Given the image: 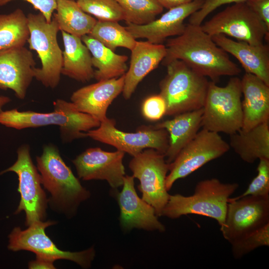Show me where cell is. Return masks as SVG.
Returning <instances> with one entry per match:
<instances>
[{
	"label": "cell",
	"instance_id": "obj_39",
	"mask_svg": "<svg viewBox=\"0 0 269 269\" xmlns=\"http://www.w3.org/2000/svg\"><path fill=\"white\" fill-rule=\"evenodd\" d=\"M194 0H157L163 8L167 9L184 5Z\"/></svg>",
	"mask_w": 269,
	"mask_h": 269
},
{
	"label": "cell",
	"instance_id": "obj_25",
	"mask_svg": "<svg viewBox=\"0 0 269 269\" xmlns=\"http://www.w3.org/2000/svg\"><path fill=\"white\" fill-rule=\"evenodd\" d=\"M230 147L245 162L269 159V123H261L248 130L242 129L230 134Z\"/></svg>",
	"mask_w": 269,
	"mask_h": 269
},
{
	"label": "cell",
	"instance_id": "obj_14",
	"mask_svg": "<svg viewBox=\"0 0 269 269\" xmlns=\"http://www.w3.org/2000/svg\"><path fill=\"white\" fill-rule=\"evenodd\" d=\"M269 223V195H248L229 199L225 222L220 227L230 243Z\"/></svg>",
	"mask_w": 269,
	"mask_h": 269
},
{
	"label": "cell",
	"instance_id": "obj_10",
	"mask_svg": "<svg viewBox=\"0 0 269 269\" xmlns=\"http://www.w3.org/2000/svg\"><path fill=\"white\" fill-rule=\"evenodd\" d=\"M129 167L134 177L140 182L137 187L141 198L153 207L157 217L161 216L170 195L165 185L169 164L164 155L147 148L133 156Z\"/></svg>",
	"mask_w": 269,
	"mask_h": 269
},
{
	"label": "cell",
	"instance_id": "obj_38",
	"mask_svg": "<svg viewBox=\"0 0 269 269\" xmlns=\"http://www.w3.org/2000/svg\"><path fill=\"white\" fill-rule=\"evenodd\" d=\"M29 269H55L53 262L36 257L35 261L29 262Z\"/></svg>",
	"mask_w": 269,
	"mask_h": 269
},
{
	"label": "cell",
	"instance_id": "obj_27",
	"mask_svg": "<svg viewBox=\"0 0 269 269\" xmlns=\"http://www.w3.org/2000/svg\"><path fill=\"white\" fill-rule=\"evenodd\" d=\"M54 14L60 30L81 38L88 35L97 20L84 12L73 0H56Z\"/></svg>",
	"mask_w": 269,
	"mask_h": 269
},
{
	"label": "cell",
	"instance_id": "obj_21",
	"mask_svg": "<svg viewBox=\"0 0 269 269\" xmlns=\"http://www.w3.org/2000/svg\"><path fill=\"white\" fill-rule=\"evenodd\" d=\"M130 67L125 74L123 96L129 99L141 81L156 69L166 55V47L148 41H137L131 50Z\"/></svg>",
	"mask_w": 269,
	"mask_h": 269
},
{
	"label": "cell",
	"instance_id": "obj_20",
	"mask_svg": "<svg viewBox=\"0 0 269 269\" xmlns=\"http://www.w3.org/2000/svg\"><path fill=\"white\" fill-rule=\"evenodd\" d=\"M215 43L240 62L246 73L253 74L269 86V46L235 41L222 34L211 36Z\"/></svg>",
	"mask_w": 269,
	"mask_h": 269
},
{
	"label": "cell",
	"instance_id": "obj_8",
	"mask_svg": "<svg viewBox=\"0 0 269 269\" xmlns=\"http://www.w3.org/2000/svg\"><path fill=\"white\" fill-rule=\"evenodd\" d=\"M201 27L211 36L222 34L252 45L269 39V28L245 2L228 6Z\"/></svg>",
	"mask_w": 269,
	"mask_h": 269
},
{
	"label": "cell",
	"instance_id": "obj_1",
	"mask_svg": "<svg viewBox=\"0 0 269 269\" xmlns=\"http://www.w3.org/2000/svg\"><path fill=\"white\" fill-rule=\"evenodd\" d=\"M166 41V55L161 61L164 66L171 61L180 60L214 82L221 76H235L241 72L228 53L215 43L201 25L188 23L181 35Z\"/></svg>",
	"mask_w": 269,
	"mask_h": 269
},
{
	"label": "cell",
	"instance_id": "obj_23",
	"mask_svg": "<svg viewBox=\"0 0 269 269\" xmlns=\"http://www.w3.org/2000/svg\"><path fill=\"white\" fill-rule=\"evenodd\" d=\"M203 108L183 113L171 120L153 126L155 129H164L168 134V147L164 154L166 162L170 163L180 151L197 134L201 127Z\"/></svg>",
	"mask_w": 269,
	"mask_h": 269
},
{
	"label": "cell",
	"instance_id": "obj_16",
	"mask_svg": "<svg viewBox=\"0 0 269 269\" xmlns=\"http://www.w3.org/2000/svg\"><path fill=\"white\" fill-rule=\"evenodd\" d=\"M134 179L133 175H126L122 190L116 194L122 228L127 232L136 228L164 232L165 227L158 220L153 207L137 195Z\"/></svg>",
	"mask_w": 269,
	"mask_h": 269
},
{
	"label": "cell",
	"instance_id": "obj_40",
	"mask_svg": "<svg viewBox=\"0 0 269 269\" xmlns=\"http://www.w3.org/2000/svg\"><path fill=\"white\" fill-rule=\"evenodd\" d=\"M10 101L9 98L5 96H0V113L2 111V107Z\"/></svg>",
	"mask_w": 269,
	"mask_h": 269
},
{
	"label": "cell",
	"instance_id": "obj_26",
	"mask_svg": "<svg viewBox=\"0 0 269 269\" xmlns=\"http://www.w3.org/2000/svg\"><path fill=\"white\" fill-rule=\"evenodd\" d=\"M81 38L92 55L93 66L97 69L94 74L96 80L116 78L125 74L128 69L127 56L115 53L89 35Z\"/></svg>",
	"mask_w": 269,
	"mask_h": 269
},
{
	"label": "cell",
	"instance_id": "obj_7",
	"mask_svg": "<svg viewBox=\"0 0 269 269\" xmlns=\"http://www.w3.org/2000/svg\"><path fill=\"white\" fill-rule=\"evenodd\" d=\"M27 17L29 48L37 52L41 63V68L34 69V78L45 87L54 89L60 82L63 64V51L57 38L58 25L54 17L47 22L40 12L29 13Z\"/></svg>",
	"mask_w": 269,
	"mask_h": 269
},
{
	"label": "cell",
	"instance_id": "obj_37",
	"mask_svg": "<svg viewBox=\"0 0 269 269\" xmlns=\"http://www.w3.org/2000/svg\"><path fill=\"white\" fill-rule=\"evenodd\" d=\"M245 2L269 28V0H246Z\"/></svg>",
	"mask_w": 269,
	"mask_h": 269
},
{
	"label": "cell",
	"instance_id": "obj_33",
	"mask_svg": "<svg viewBox=\"0 0 269 269\" xmlns=\"http://www.w3.org/2000/svg\"><path fill=\"white\" fill-rule=\"evenodd\" d=\"M257 175L252 180L247 190L241 195L230 199L236 200L252 196L269 195V159L261 158L257 167Z\"/></svg>",
	"mask_w": 269,
	"mask_h": 269
},
{
	"label": "cell",
	"instance_id": "obj_24",
	"mask_svg": "<svg viewBox=\"0 0 269 269\" xmlns=\"http://www.w3.org/2000/svg\"><path fill=\"white\" fill-rule=\"evenodd\" d=\"M64 50L61 74L82 82L94 78L92 56L80 37L61 31Z\"/></svg>",
	"mask_w": 269,
	"mask_h": 269
},
{
	"label": "cell",
	"instance_id": "obj_17",
	"mask_svg": "<svg viewBox=\"0 0 269 269\" xmlns=\"http://www.w3.org/2000/svg\"><path fill=\"white\" fill-rule=\"evenodd\" d=\"M205 0L193 1L169 9L159 18L143 25L127 24L126 29L134 38H146L153 44H162L167 38L181 35L185 19L201 8Z\"/></svg>",
	"mask_w": 269,
	"mask_h": 269
},
{
	"label": "cell",
	"instance_id": "obj_4",
	"mask_svg": "<svg viewBox=\"0 0 269 269\" xmlns=\"http://www.w3.org/2000/svg\"><path fill=\"white\" fill-rule=\"evenodd\" d=\"M167 73L159 83V94L166 104L165 115H177L203 108L209 81L180 60L165 66Z\"/></svg>",
	"mask_w": 269,
	"mask_h": 269
},
{
	"label": "cell",
	"instance_id": "obj_36",
	"mask_svg": "<svg viewBox=\"0 0 269 269\" xmlns=\"http://www.w3.org/2000/svg\"><path fill=\"white\" fill-rule=\"evenodd\" d=\"M15 0H0V6ZM30 3L33 7L39 11L47 22H50L54 11L56 8V0H22Z\"/></svg>",
	"mask_w": 269,
	"mask_h": 269
},
{
	"label": "cell",
	"instance_id": "obj_35",
	"mask_svg": "<svg viewBox=\"0 0 269 269\" xmlns=\"http://www.w3.org/2000/svg\"><path fill=\"white\" fill-rule=\"evenodd\" d=\"M246 0H205L200 9L189 16V23L201 25L203 20L211 12L222 5L245 2Z\"/></svg>",
	"mask_w": 269,
	"mask_h": 269
},
{
	"label": "cell",
	"instance_id": "obj_11",
	"mask_svg": "<svg viewBox=\"0 0 269 269\" xmlns=\"http://www.w3.org/2000/svg\"><path fill=\"white\" fill-rule=\"evenodd\" d=\"M15 163L0 175L8 171L15 173L18 178L17 191L21 199L14 214L22 211L25 213V225L43 221L46 217L48 200L41 186V178L33 164L27 144L19 147Z\"/></svg>",
	"mask_w": 269,
	"mask_h": 269
},
{
	"label": "cell",
	"instance_id": "obj_6",
	"mask_svg": "<svg viewBox=\"0 0 269 269\" xmlns=\"http://www.w3.org/2000/svg\"><path fill=\"white\" fill-rule=\"evenodd\" d=\"M241 80L231 78L224 87L209 82L203 107V129L229 135L242 129L243 110Z\"/></svg>",
	"mask_w": 269,
	"mask_h": 269
},
{
	"label": "cell",
	"instance_id": "obj_29",
	"mask_svg": "<svg viewBox=\"0 0 269 269\" xmlns=\"http://www.w3.org/2000/svg\"><path fill=\"white\" fill-rule=\"evenodd\" d=\"M88 35L113 51L119 47L131 50L136 42L126 27L117 21L98 20Z\"/></svg>",
	"mask_w": 269,
	"mask_h": 269
},
{
	"label": "cell",
	"instance_id": "obj_12",
	"mask_svg": "<svg viewBox=\"0 0 269 269\" xmlns=\"http://www.w3.org/2000/svg\"><path fill=\"white\" fill-rule=\"evenodd\" d=\"M230 147L219 133L203 129L169 163L166 178L168 191L178 179L184 178L210 161L227 153Z\"/></svg>",
	"mask_w": 269,
	"mask_h": 269
},
{
	"label": "cell",
	"instance_id": "obj_13",
	"mask_svg": "<svg viewBox=\"0 0 269 269\" xmlns=\"http://www.w3.org/2000/svg\"><path fill=\"white\" fill-rule=\"evenodd\" d=\"M114 119L108 118L97 128L86 132L87 137L115 147L134 156L146 148L155 149L164 155L168 147V134L164 129L142 126L135 133L117 129Z\"/></svg>",
	"mask_w": 269,
	"mask_h": 269
},
{
	"label": "cell",
	"instance_id": "obj_18",
	"mask_svg": "<svg viewBox=\"0 0 269 269\" xmlns=\"http://www.w3.org/2000/svg\"><path fill=\"white\" fill-rule=\"evenodd\" d=\"M35 62L32 53L24 46L0 52V89L12 90L24 99L34 78Z\"/></svg>",
	"mask_w": 269,
	"mask_h": 269
},
{
	"label": "cell",
	"instance_id": "obj_19",
	"mask_svg": "<svg viewBox=\"0 0 269 269\" xmlns=\"http://www.w3.org/2000/svg\"><path fill=\"white\" fill-rule=\"evenodd\" d=\"M125 74L116 78L98 81L74 91L71 102L79 112L99 120L105 121L107 110L113 101L122 93Z\"/></svg>",
	"mask_w": 269,
	"mask_h": 269
},
{
	"label": "cell",
	"instance_id": "obj_3",
	"mask_svg": "<svg viewBox=\"0 0 269 269\" xmlns=\"http://www.w3.org/2000/svg\"><path fill=\"white\" fill-rule=\"evenodd\" d=\"M238 187L237 183H223L216 178L202 180L197 183L190 196L170 195L161 216L175 219L196 214L216 220L221 227L225 222L229 199Z\"/></svg>",
	"mask_w": 269,
	"mask_h": 269
},
{
	"label": "cell",
	"instance_id": "obj_9",
	"mask_svg": "<svg viewBox=\"0 0 269 269\" xmlns=\"http://www.w3.org/2000/svg\"><path fill=\"white\" fill-rule=\"evenodd\" d=\"M55 222L40 221L31 224L25 230L13 228L8 235V249L13 252L26 250L35 253L36 257L54 262L57 260L73 261L83 268L91 267L95 256L93 247L86 250L71 252L61 250L45 234V229Z\"/></svg>",
	"mask_w": 269,
	"mask_h": 269
},
{
	"label": "cell",
	"instance_id": "obj_28",
	"mask_svg": "<svg viewBox=\"0 0 269 269\" xmlns=\"http://www.w3.org/2000/svg\"><path fill=\"white\" fill-rule=\"evenodd\" d=\"M29 36L27 17L21 9L0 14V52L24 46Z\"/></svg>",
	"mask_w": 269,
	"mask_h": 269
},
{
	"label": "cell",
	"instance_id": "obj_31",
	"mask_svg": "<svg viewBox=\"0 0 269 269\" xmlns=\"http://www.w3.org/2000/svg\"><path fill=\"white\" fill-rule=\"evenodd\" d=\"M81 8L100 21H117L124 20V10L115 0H77Z\"/></svg>",
	"mask_w": 269,
	"mask_h": 269
},
{
	"label": "cell",
	"instance_id": "obj_2",
	"mask_svg": "<svg viewBox=\"0 0 269 269\" xmlns=\"http://www.w3.org/2000/svg\"><path fill=\"white\" fill-rule=\"evenodd\" d=\"M54 111L37 113L19 111L17 109L2 111L0 124L17 130L57 125L64 142L87 137V131L97 128L101 122L87 114L78 111L72 102L57 99L53 102Z\"/></svg>",
	"mask_w": 269,
	"mask_h": 269
},
{
	"label": "cell",
	"instance_id": "obj_22",
	"mask_svg": "<svg viewBox=\"0 0 269 269\" xmlns=\"http://www.w3.org/2000/svg\"><path fill=\"white\" fill-rule=\"evenodd\" d=\"M241 80L242 130L248 131L269 120V86L256 76L246 73Z\"/></svg>",
	"mask_w": 269,
	"mask_h": 269
},
{
	"label": "cell",
	"instance_id": "obj_15",
	"mask_svg": "<svg viewBox=\"0 0 269 269\" xmlns=\"http://www.w3.org/2000/svg\"><path fill=\"white\" fill-rule=\"evenodd\" d=\"M125 153L108 152L99 147L87 149L72 160L78 177L83 180H105L113 189L123 185L125 174L123 160Z\"/></svg>",
	"mask_w": 269,
	"mask_h": 269
},
{
	"label": "cell",
	"instance_id": "obj_34",
	"mask_svg": "<svg viewBox=\"0 0 269 269\" xmlns=\"http://www.w3.org/2000/svg\"><path fill=\"white\" fill-rule=\"evenodd\" d=\"M143 116L149 121H157L165 115L166 104L160 95H153L146 98L142 108Z\"/></svg>",
	"mask_w": 269,
	"mask_h": 269
},
{
	"label": "cell",
	"instance_id": "obj_5",
	"mask_svg": "<svg viewBox=\"0 0 269 269\" xmlns=\"http://www.w3.org/2000/svg\"><path fill=\"white\" fill-rule=\"evenodd\" d=\"M36 160L41 184L57 205L74 212L81 202L90 197L89 191L82 186L65 164L56 146L45 145Z\"/></svg>",
	"mask_w": 269,
	"mask_h": 269
},
{
	"label": "cell",
	"instance_id": "obj_30",
	"mask_svg": "<svg viewBox=\"0 0 269 269\" xmlns=\"http://www.w3.org/2000/svg\"><path fill=\"white\" fill-rule=\"evenodd\" d=\"M125 13L127 24L143 25L154 20L163 7L157 0H115Z\"/></svg>",
	"mask_w": 269,
	"mask_h": 269
},
{
	"label": "cell",
	"instance_id": "obj_32",
	"mask_svg": "<svg viewBox=\"0 0 269 269\" xmlns=\"http://www.w3.org/2000/svg\"><path fill=\"white\" fill-rule=\"evenodd\" d=\"M232 253L239 259L254 250L269 246V223L230 243Z\"/></svg>",
	"mask_w": 269,
	"mask_h": 269
}]
</instances>
